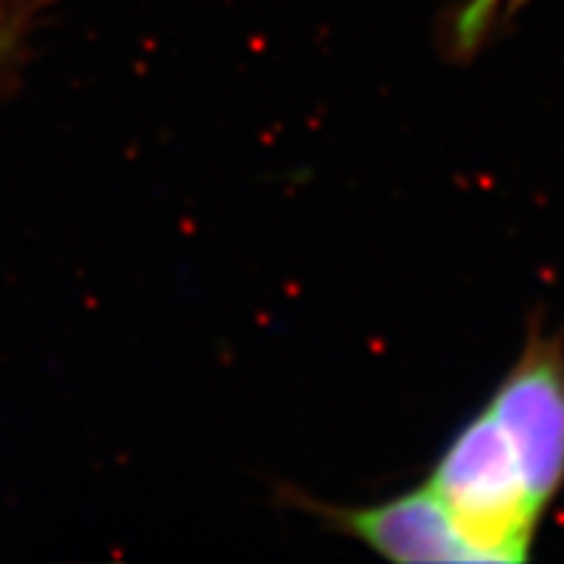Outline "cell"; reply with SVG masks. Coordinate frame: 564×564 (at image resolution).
<instances>
[{
    "label": "cell",
    "instance_id": "obj_1",
    "mask_svg": "<svg viewBox=\"0 0 564 564\" xmlns=\"http://www.w3.org/2000/svg\"><path fill=\"white\" fill-rule=\"evenodd\" d=\"M426 487L476 562H519L528 556L542 507L528 492L512 446L487 409L446 446Z\"/></svg>",
    "mask_w": 564,
    "mask_h": 564
},
{
    "label": "cell",
    "instance_id": "obj_2",
    "mask_svg": "<svg viewBox=\"0 0 564 564\" xmlns=\"http://www.w3.org/2000/svg\"><path fill=\"white\" fill-rule=\"evenodd\" d=\"M505 432L521 478L544 510L564 478V360L530 349L487 406Z\"/></svg>",
    "mask_w": 564,
    "mask_h": 564
},
{
    "label": "cell",
    "instance_id": "obj_3",
    "mask_svg": "<svg viewBox=\"0 0 564 564\" xmlns=\"http://www.w3.org/2000/svg\"><path fill=\"white\" fill-rule=\"evenodd\" d=\"M323 519L335 521L343 533L369 544L375 553L406 564L430 562H476L473 550L460 539L435 492L423 484L421 490L394 496L383 505L335 510L317 507Z\"/></svg>",
    "mask_w": 564,
    "mask_h": 564
},
{
    "label": "cell",
    "instance_id": "obj_4",
    "mask_svg": "<svg viewBox=\"0 0 564 564\" xmlns=\"http://www.w3.org/2000/svg\"><path fill=\"white\" fill-rule=\"evenodd\" d=\"M524 0H467L453 23V44L458 53H476L484 37L521 7Z\"/></svg>",
    "mask_w": 564,
    "mask_h": 564
},
{
    "label": "cell",
    "instance_id": "obj_5",
    "mask_svg": "<svg viewBox=\"0 0 564 564\" xmlns=\"http://www.w3.org/2000/svg\"><path fill=\"white\" fill-rule=\"evenodd\" d=\"M26 12L23 7L0 9V73L7 69L12 55L18 53V46L23 44V32H26Z\"/></svg>",
    "mask_w": 564,
    "mask_h": 564
}]
</instances>
